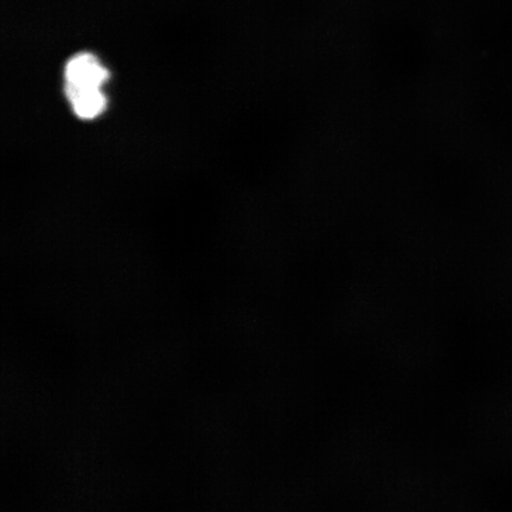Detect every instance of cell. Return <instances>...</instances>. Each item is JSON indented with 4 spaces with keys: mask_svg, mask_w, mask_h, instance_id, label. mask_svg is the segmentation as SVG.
I'll return each instance as SVG.
<instances>
[{
    "mask_svg": "<svg viewBox=\"0 0 512 512\" xmlns=\"http://www.w3.org/2000/svg\"><path fill=\"white\" fill-rule=\"evenodd\" d=\"M110 76L98 57L82 51L70 57L64 67V94L67 98L70 95L102 91Z\"/></svg>",
    "mask_w": 512,
    "mask_h": 512,
    "instance_id": "6da1fadb",
    "label": "cell"
}]
</instances>
